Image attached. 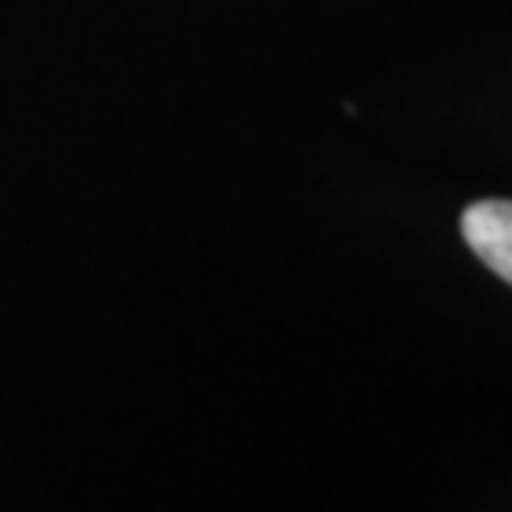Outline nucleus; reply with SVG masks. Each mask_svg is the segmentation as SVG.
Wrapping results in <instances>:
<instances>
[{
	"mask_svg": "<svg viewBox=\"0 0 512 512\" xmlns=\"http://www.w3.org/2000/svg\"><path fill=\"white\" fill-rule=\"evenodd\" d=\"M461 235L478 261L512 286V201H474L461 214Z\"/></svg>",
	"mask_w": 512,
	"mask_h": 512,
	"instance_id": "f257e3e1",
	"label": "nucleus"
}]
</instances>
